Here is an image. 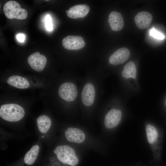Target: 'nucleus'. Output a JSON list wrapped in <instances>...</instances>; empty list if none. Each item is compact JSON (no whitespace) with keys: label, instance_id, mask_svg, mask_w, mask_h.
<instances>
[{"label":"nucleus","instance_id":"8","mask_svg":"<svg viewBox=\"0 0 166 166\" xmlns=\"http://www.w3.org/2000/svg\"><path fill=\"white\" fill-rule=\"evenodd\" d=\"M130 52L128 49L122 47L117 50L109 57V62L113 65L123 63L129 57Z\"/></svg>","mask_w":166,"mask_h":166},{"label":"nucleus","instance_id":"16","mask_svg":"<svg viewBox=\"0 0 166 166\" xmlns=\"http://www.w3.org/2000/svg\"><path fill=\"white\" fill-rule=\"evenodd\" d=\"M37 126L39 131L42 133L47 132L51 127V121L50 118L47 116L42 115L37 119Z\"/></svg>","mask_w":166,"mask_h":166},{"label":"nucleus","instance_id":"13","mask_svg":"<svg viewBox=\"0 0 166 166\" xmlns=\"http://www.w3.org/2000/svg\"><path fill=\"white\" fill-rule=\"evenodd\" d=\"M108 21L110 26L113 31L121 30L124 26V21L121 14L116 11L112 12L109 14Z\"/></svg>","mask_w":166,"mask_h":166},{"label":"nucleus","instance_id":"18","mask_svg":"<svg viewBox=\"0 0 166 166\" xmlns=\"http://www.w3.org/2000/svg\"><path fill=\"white\" fill-rule=\"evenodd\" d=\"M147 137L150 144L153 143L156 139L158 133L156 128L150 124L147 125L146 128Z\"/></svg>","mask_w":166,"mask_h":166},{"label":"nucleus","instance_id":"23","mask_svg":"<svg viewBox=\"0 0 166 166\" xmlns=\"http://www.w3.org/2000/svg\"><path fill=\"white\" fill-rule=\"evenodd\" d=\"M66 12L67 13H68V10H66Z\"/></svg>","mask_w":166,"mask_h":166},{"label":"nucleus","instance_id":"10","mask_svg":"<svg viewBox=\"0 0 166 166\" xmlns=\"http://www.w3.org/2000/svg\"><path fill=\"white\" fill-rule=\"evenodd\" d=\"M65 134L66 138L70 142L80 143L83 142L85 138L83 132L76 128H67L65 130Z\"/></svg>","mask_w":166,"mask_h":166},{"label":"nucleus","instance_id":"1","mask_svg":"<svg viewBox=\"0 0 166 166\" xmlns=\"http://www.w3.org/2000/svg\"><path fill=\"white\" fill-rule=\"evenodd\" d=\"M23 108L15 104H9L2 105L0 109V117L6 121L13 122L21 120L24 116Z\"/></svg>","mask_w":166,"mask_h":166},{"label":"nucleus","instance_id":"3","mask_svg":"<svg viewBox=\"0 0 166 166\" xmlns=\"http://www.w3.org/2000/svg\"><path fill=\"white\" fill-rule=\"evenodd\" d=\"M3 11L6 17L10 19H25L27 16L26 10L21 8L20 5L15 1L6 2L4 6Z\"/></svg>","mask_w":166,"mask_h":166},{"label":"nucleus","instance_id":"14","mask_svg":"<svg viewBox=\"0 0 166 166\" xmlns=\"http://www.w3.org/2000/svg\"><path fill=\"white\" fill-rule=\"evenodd\" d=\"M7 83L11 86L20 89H26L30 86L26 78L18 75H13L8 78Z\"/></svg>","mask_w":166,"mask_h":166},{"label":"nucleus","instance_id":"9","mask_svg":"<svg viewBox=\"0 0 166 166\" xmlns=\"http://www.w3.org/2000/svg\"><path fill=\"white\" fill-rule=\"evenodd\" d=\"M95 89L93 85L89 83L83 88L81 94L82 102L86 106H89L93 103L95 97Z\"/></svg>","mask_w":166,"mask_h":166},{"label":"nucleus","instance_id":"12","mask_svg":"<svg viewBox=\"0 0 166 166\" xmlns=\"http://www.w3.org/2000/svg\"><path fill=\"white\" fill-rule=\"evenodd\" d=\"M89 10L90 7L87 5H76L69 9L67 15L69 18L73 19L82 18L87 14Z\"/></svg>","mask_w":166,"mask_h":166},{"label":"nucleus","instance_id":"5","mask_svg":"<svg viewBox=\"0 0 166 166\" xmlns=\"http://www.w3.org/2000/svg\"><path fill=\"white\" fill-rule=\"evenodd\" d=\"M62 44L65 49L78 50L83 48L85 45L83 38L78 36H68L62 40Z\"/></svg>","mask_w":166,"mask_h":166},{"label":"nucleus","instance_id":"17","mask_svg":"<svg viewBox=\"0 0 166 166\" xmlns=\"http://www.w3.org/2000/svg\"><path fill=\"white\" fill-rule=\"evenodd\" d=\"M136 67L134 62L130 61L124 66L122 72V76L125 78L135 79L136 76Z\"/></svg>","mask_w":166,"mask_h":166},{"label":"nucleus","instance_id":"15","mask_svg":"<svg viewBox=\"0 0 166 166\" xmlns=\"http://www.w3.org/2000/svg\"><path fill=\"white\" fill-rule=\"evenodd\" d=\"M40 147L38 145H35L25 154L23 160L24 163L27 165L33 164L37 160L38 155Z\"/></svg>","mask_w":166,"mask_h":166},{"label":"nucleus","instance_id":"20","mask_svg":"<svg viewBox=\"0 0 166 166\" xmlns=\"http://www.w3.org/2000/svg\"><path fill=\"white\" fill-rule=\"evenodd\" d=\"M45 25L47 30L51 31L53 30V25L52 19L49 15H47L45 17Z\"/></svg>","mask_w":166,"mask_h":166},{"label":"nucleus","instance_id":"22","mask_svg":"<svg viewBox=\"0 0 166 166\" xmlns=\"http://www.w3.org/2000/svg\"><path fill=\"white\" fill-rule=\"evenodd\" d=\"M165 105L166 106V98L165 100Z\"/></svg>","mask_w":166,"mask_h":166},{"label":"nucleus","instance_id":"19","mask_svg":"<svg viewBox=\"0 0 166 166\" xmlns=\"http://www.w3.org/2000/svg\"><path fill=\"white\" fill-rule=\"evenodd\" d=\"M149 34L151 36L158 39L163 40L165 38L163 34L153 28L150 30Z\"/></svg>","mask_w":166,"mask_h":166},{"label":"nucleus","instance_id":"21","mask_svg":"<svg viewBox=\"0 0 166 166\" xmlns=\"http://www.w3.org/2000/svg\"><path fill=\"white\" fill-rule=\"evenodd\" d=\"M16 38L17 40L20 42H22L24 41L25 39V36L24 34L22 33L18 34L16 35Z\"/></svg>","mask_w":166,"mask_h":166},{"label":"nucleus","instance_id":"2","mask_svg":"<svg viewBox=\"0 0 166 166\" xmlns=\"http://www.w3.org/2000/svg\"><path fill=\"white\" fill-rule=\"evenodd\" d=\"M53 152L56 155L58 160L64 164L75 166L78 163V159L74 150L68 145L57 146Z\"/></svg>","mask_w":166,"mask_h":166},{"label":"nucleus","instance_id":"4","mask_svg":"<svg viewBox=\"0 0 166 166\" xmlns=\"http://www.w3.org/2000/svg\"><path fill=\"white\" fill-rule=\"evenodd\" d=\"M58 94L61 98L68 101H73L77 95V91L75 85L70 82H65L59 87Z\"/></svg>","mask_w":166,"mask_h":166},{"label":"nucleus","instance_id":"11","mask_svg":"<svg viewBox=\"0 0 166 166\" xmlns=\"http://www.w3.org/2000/svg\"><path fill=\"white\" fill-rule=\"evenodd\" d=\"M152 19V16L150 13L147 11H142L139 12L136 15L134 21L138 28L144 29L149 26Z\"/></svg>","mask_w":166,"mask_h":166},{"label":"nucleus","instance_id":"6","mask_svg":"<svg viewBox=\"0 0 166 166\" xmlns=\"http://www.w3.org/2000/svg\"><path fill=\"white\" fill-rule=\"evenodd\" d=\"M28 61L31 67L38 71H42L44 68L47 61L46 57L36 52L30 55L28 58Z\"/></svg>","mask_w":166,"mask_h":166},{"label":"nucleus","instance_id":"7","mask_svg":"<svg viewBox=\"0 0 166 166\" xmlns=\"http://www.w3.org/2000/svg\"><path fill=\"white\" fill-rule=\"evenodd\" d=\"M122 112L119 110L113 109L106 114L105 118V124L107 128H112L117 126L120 123Z\"/></svg>","mask_w":166,"mask_h":166}]
</instances>
